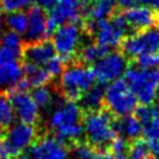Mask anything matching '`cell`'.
I'll return each mask as SVG.
<instances>
[{
	"label": "cell",
	"mask_w": 159,
	"mask_h": 159,
	"mask_svg": "<svg viewBox=\"0 0 159 159\" xmlns=\"http://www.w3.org/2000/svg\"><path fill=\"white\" fill-rule=\"evenodd\" d=\"M149 6L152 7L153 9H156L157 12H159V0H150Z\"/></svg>",
	"instance_id": "obj_32"
},
{
	"label": "cell",
	"mask_w": 159,
	"mask_h": 159,
	"mask_svg": "<svg viewBox=\"0 0 159 159\" xmlns=\"http://www.w3.org/2000/svg\"><path fill=\"white\" fill-rule=\"evenodd\" d=\"M115 119L116 116L105 106L98 111L84 113L85 141L99 151L108 150L111 142L117 137L114 130Z\"/></svg>",
	"instance_id": "obj_1"
},
{
	"label": "cell",
	"mask_w": 159,
	"mask_h": 159,
	"mask_svg": "<svg viewBox=\"0 0 159 159\" xmlns=\"http://www.w3.org/2000/svg\"><path fill=\"white\" fill-rule=\"evenodd\" d=\"M134 65L144 69L151 70L159 67V53H143L134 59Z\"/></svg>",
	"instance_id": "obj_24"
},
{
	"label": "cell",
	"mask_w": 159,
	"mask_h": 159,
	"mask_svg": "<svg viewBox=\"0 0 159 159\" xmlns=\"http://www.w3.org/2000/svg\"><path fill=\"white\" fill-rule=\"evenodd\" d=\"M14 159H31L30 157H28V156L26 155H19L18 157H15Z\"/></svg>",
	"instance_id": "obj_34"
},
{
	"label": "cell",
	"mask_w": 159,
	"mask_h": 159,
	"mask_svg": "<svg viewBox=\"0 0 159 159\" xmlns=\"http://www.w3.org/2000/svg\"><path fill=\"white\" fill-rule=\"evenodd\" d=\"M72 150H75L77 159H98V155H99V150L89 145L86 141L75 144L72 148Z\"/></svg>",
	"instance_id": "obj_25"
},
{
	"label": "cell",
	"mask_w": 159,
	"mask_h": 159,
	"mask_svg": "<svg viewBox=\"0 0 159 159\" xmlns=\"http://www.w3.org/2000/svg\"><path fill=\"white\" fill-rule=\"evenodd\" d=\"M47 12L41 8L39 5H33L27 12L28 26L26 30V40L28 43L40 42L47 40L45 37V22Z\"/></svg>",
	"instance_id": "obj_13"
},
{
	"label": "cell",
	"mask_w": 159,
	"mask_h": 159,
	"mask_svg": "<svg viewBox=\"0 0 159 159\" xmlns=\"http://www.w3.org/2000/svg\"><path fill=\"white\" fill-rule=\"evenodd\" d=\"M22 71H23V77L27 79L29 83L30 87H41V86H45L49 84L52 77L49 75L45 67L39 66L31 63L22 62Z\"/></svg>",
	"instance_id": "obj_17"
},
{
	"label": "cell",
	"mask_w": 159,
	"mask_h": 159,
	"mask_svg": "<svg viewBox=\"0 0 159 159\" xmlns=\"http://www.w3.org/2000/svg\"><path fill=\"white\" fill-rule=\"evenodd\" d=\"M125 153L128 159H153L148 142L142 138L129 141Z\"/></svg>",
	"instance_id": "obj_20"
},
{
	"label": "cell",
	"mask_w": 159,
	"mask_h": 159,
	"mask_svg": "<svg viewBox=\"0 0 159 159\" xmlns=\"http://www.w3.org/2000/svg\"><path fill=\"white\" fill-rule=\"evenodd\" d=\"M129 64L130 61L122 51H114L94 63L92 71L99 84L106 85L121 78Z\"/></svg>",
	"instance_id": "obj_8"
},
{
	"label": "cell",
	"mask_w": 159,
	"mask_h": 159,
	"mask_svg": "<svg viewBox=\"0 0 159 159\" xmlns=\"http://www.w3.org/2000/svg\"><path fill=\"white\" fill-rule=\"evenodd\" d=\"M122 14L128 23L129 28H131L135 33L156 27L159 21L158 12L145 5L131 6L128 8H124L122 9Z\"/></svg>",
	"instance_id": "obj_10"
},
{
	"label": "cell",
	"mask_w": 159,
	"mask_h": 159,
	"mask_svg": "<svg viewBox=\"0 0 159 159\" xmlns=\"http://www.w3.org/2000/svg\"><path fill=\"white\" fill-rule=\"evenodd\" d=\"M120 47L128 59H135L143 53H159V28L152 27L127 35Z\"/></svg>",
	"instance_id": "obj_6"
},
{
	"label": "cell",
	"mask_w": 159,
	"mask_h": 159,
	"mask_svg": "<svg viewBox=\"0 0 159 159\" xmlns=\"http://www.w3.org/2000/svg\"><path fill=\"white\" fill-rule=\"evenodd\" d=\"M1 42H2L4 47H8V48H13V49L22 48L20 36H19V34L14 33V31H7V33H5Z\"/></svg>",
	"instance_id": "obj_29"
},
{
	"label": "cell",
	"mask_w": 159,
	"mask_h": 159,
	"mask_svg": "<svg viewBox=\"0 0 159 159\" xmlns=\"http://www.w3.org/2000/svg\"><path fill=\"white\" fill-rule=\"evenodd\" d=\"M113 159H128L125 155H114Z\"/></svg>",
	"instance_id": "obj_33"
},
{
	"label": "cell",
	"mask_w": 159,
	"mask_h": 159,
	"mask_svg": "<svg viewBox=\"0 0 159 159\" xmlns=\"http://www.w3.org/2000/svg\"><path fill=\"white\" fill-rule=\"evenodd\" d=\"M149 144V148L151 150V153L153 156V158L159 159V137L155 138V139H151V141H146Z\"/></svg>",
	"instance_id": "obj_31"
},
{
	"label": "cell",
	"mask_w": 159,
	"mask_h": 159,
	"mask_svg": "<svg viewBox=\"0 0 159 159\" xmlns=\"http://www.w3.org/2000/svg\"><path fill=\"white\" fill-rule=\"evenodd\" d=\"M125 36L127 34L119 29L109 19L100 20L97 22V33H95L97 42L95 43L101 47L108 49L117 48L121 45Z\"/></svg>",
	"instance_id": "obj_14"
},
{
	"label": "cell",
	"mask_w": 159,
	"mask_h": 159,
	"mask_svg": "<svg viewBox=\"0 0 159 159\" xmlns=\"http://www.w3.org/2000/svg\"><path fill=\"white\" fill-rule=\"evenodd\" d=\"M2 95L8 99L13 107L14 113L16 114L20 122L30 125H35L39 122V106L33 100L31 95L28 92H15L12 89H8L1 92Z\"/></svg>",
	"instance_id": "obj_9"
},
{
	"label": "cell",
	"mask_w": 159,
	"mask_h": 159,
	"mask_svg": "<svg viewBox=\"0 0 159 159\" xmlns=\"http://www.w3.org/2000/svg\"><path fill=\"white\" fill-rule=\"evenodd\" d=\"M22 78V66L19 63H11L0 66V87H4V91L14 87Z\"/></svg>",
	"instance_id": "obj_19"
},
{
	"label": "cell",
	"mask_w": 159,
	"mask_h": 159,
	"mask_svg": "<svg viewBox=\"0 0 159 159\" xmlns=\"http://www.w3.org/2000/svg\"><path fill=\"white\" fill-rule=\"evenodd\" d=\"M105 107L119 117L131 115L137 107V99L124 78H119L106 87Z\"/></svg>",
	"instance_id": "obj_4"
},
{
	"label": "cell",
	"mask_w": 159,
	"mask_h": 159,
	"mask_svg": "<svg viewBox=\"0 0 159 159\" xmlns=\"http://www.w3.org/2000/svg\"><path fill=\"white\" fill-rule=\"evenodd\" d=\"M105 93H106L105 85H94L93 87H91L85 93L84 97L81 98V100L79 101V107L83 109L84 113L100 109L105 106Z\"/></svg>",
	"instance_id": "obj_16"
},
{
	"label": "cell",
	"mask_w": 159,
	"mask_h": 159,
	"mask_svg": "<svg viewBox=\"0 0 159 159\" xmlns=\"http://www.w3.org/2000/svg\"><path fill=\"white\" fill-rule=\"evenodd\" d=\"M117 7L116 0H95L92 4L84 6L85 19H91L93 21H100L111 18Z\"/></svg>",
	"instance_id": "obj_15"
},
{
	"label": "cell",
	"mask_w": 159,
	"mask_h": 159,
	"mask_svg": "<svg viewBox=\"0 0 159 159\" xmlns=\"http://www.w3.org/2000/svg\"><path fill=\"white\" fill-rule=\"evenodd\" d=\"M81 33L83 29L79 25L65 23L58 27L52 35L55 51L66 65L75 62V56L79 51V45L81 43Z\"/></svg>",
	"instance_id": "obj_5"
},
{
	"label": "cell",
	"mask_w": 159,
	"mask_h": 159,
	"mask_svg": "<svg viewBox=\"0 0 159 159\" xmlns=\"http://www.w3.org/2000/svg\"><path fill=\"white\" fill-rule=\"evenodd\" d=\"M19 58H21V49H13L4 45L0 48V66L16 63Z\"/></svg>",
	"instance_id": "obj_26"
},
{
	"label": "cell",
	"mask_w": 159,
	"mask_h": 159,
	"mask_svg": "<svg viewBox=\"0 0 159 159\" xmlns=\"http://www.w3.org/2000/svg\"><path fill=\"white\" fill-rule=\"evenodd\" d=\"M65 66H66V64H65V62H64L59 56H53V57L45 64V69H47V71L49 72V75L52 77V79L56 78V77H58L59 75H62Z\"/></svg>",
	"instance_id": "obj_28"
},
{
	"label": "cell",
	"mask_w": 159,
	"mask_h": 159,
	"mask_svg": "<svg viewBox=\"0 0 159 159\" xmlns=\"http://www.w3.org/2000/svg\"><path fill=\"white\" fill-rule=\"evenodd\" d=\"M33 2L34 0H0V9L4 12L13 13L21 11Z\"/></svg>",
	"instance_id": "obj_27"
},
{
	"label": "cell",
	"mask_w": 159,
	"mask_h": 159,
	"mask_svg": "<svg viewBox=\"0 0 159 159\" xmlns=\"http://www.w3.org/2000/svg\"><path fill=\"white\" fill-rule=\"evenodd\" d=\"M95 75L92 67L73 62L67 64L59 80V94L66 101L79 102L84 94L94 86Z\"/></svg>",
	"instance_id": "obj_2"
},
{
	"label": "cell",
	"mask_w": 159,
	"mask_h": 159,
	"mask_svg": "<svg viewBox=\"0 0 159 159\" xmlns=\"http://www.w3.org/2000/svg\"><path fill=\"white\" fill-rule=\"evenodd\" d=\"M30 95L36 105L39 107H42V108H47V107L51 106L53 102L51 91L48 87H45V86L33 89Z\"/></svg>",
	"instance_id": "obj_23"
},
{
	"label": "cell",
	"mask_w": 159,
	"mask_h": 159,
	"mask_svg": "<svg viewBox=\"0 0 159 159\" xmlns=\"http://www.w3.org/2000/svg\"><path fill=\"white\" fill-rule=\"evenodd\" d=\"M124 75V79L137 101L141 102V105H152L157 99L159 89V67L144 70L130 63Z\"/></svg>",
	"instance_id": "obj_3"
},
{
	"label": "cell",
	"mask_w": 159,
	"mask_h": 159,
	"mask_svg": "<svg viewBox=\"0 0 159 159\" xmlns=\"http://www.w3.org/2000/svg\"><path fill=\"white\" fill-rule=\"evenodd\" d=\"M39 138L37 130L35 125L26 123H16L11 128L5 130V149L9 159H14L27 148H31V145Z\"/></svg>",
	"instance_id": "obj_7"
},
{
	"label": "cell",
	"mask_w": 159,
	"mask_h": 159,
	"mask_svg": "<svg viewBox=\"0 0 159 159\" xmlns=\"http://www.w3.org/2000/svg\"><path fill=\"white\" fill-rule=\"evenodd\" d=\"M7 25L12 31L16 33V34H23L27 30V26H28V19H27V14L23 12H13L7 15Z\"/></svg>",
	"instance_id": "obj_22"
},
{
	"label": "cell",
	"mask_w": 159,
	"mask_h": 159,
	"mask_svg": "<svg viewBox=\"0 0 159 159\" xmlns=\"http://www.w3.org/2000/svg\"><path fill=\"white\" fill-rule=\"evenodd\" d=\"M37 2H39V6H40L41 8L43 9V11H52L58 4H59V0H37Z\"/></svg>",
	"instance_id": "obj_30"
},
{
	"label": "cell",
	"mask_w": 159,
	"mask_h": 159,
	"mask_svg": "<svg viewBox=\"0 0 159 159\" xmlns=\"http://www.w3.org/2000/svg\"><path fill=\"white\" fill-rule=\"evenodd\" d=\"M14 111L8 99L0 93V130H7L13 125Z\"/></svg>",
	"instance_id": "obj_21"
},
{
	"label": "cell",
	"mask_w": 159,
	"mask_h": 159,
	"mask_svg": "<svg viewBox=\"0 0 159 159\" xmlns=\"http://www.w3.org/2000/svg\"><path fill=\"white\" fill-rule=\"evenodd\" d=\"M55 52L56 51L52 43L49 40H44L22 44L21 58H22V62L31 63V64L42 66V65H45L53 56H56Z\"/></svg>",
	"instance_id": "obj_12"
},
{
	"label": "cell",
	"mask_w": 159,
	"mask_h": 159,
	"mask_svg": "<svg viewBox=\"0 0 159 159\" xmlns=\"http://www.w3.org/2000/svg\"><path fill=\"white\" fill-rule=\"evenodd\" d=\"M31 159H67L69 149L55 136L39 137L31 145Z\"/></svg>",
	"instance_id": "obj_11"
},
{
	"label": "cell",
	"mask_w": 159,
	"mask_h": 159,
	"mask_svg": "<svg viewBox=\"0 0 159 159\" xmlns=\"http://www.w3.org/2000/svg\"><path fill=\"white\" fill-rule=\"evenodd\" d=\"M111 49L101 47L98 43H91L79 49V51L75 56V62L81 64V65H93L95 62L102 57H105L106 55L109 53Z\"/></svg>",
	"instance_id": "obj_18"
}]
</instances>
